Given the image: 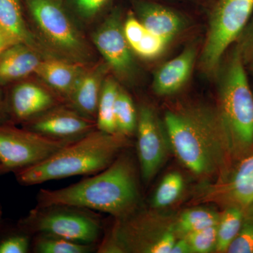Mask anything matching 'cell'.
<instances>
[{
    "label": "cell",
    "instance_id": "1",
    "mask_svg": "<svg viewBox=\"0 0 253 253\" xmlns=\"http://www.w3.org/2000/svg\"><path fill=\"white\" fill-rule=\"evenodd\" d=\"M137 172L134 158L124 150L109 167L94 176L61 189H41L36 206H77L123 219L134 212L139 203Z\"/></svg>",
    "mask_w": 253,
    "mask_h": 253
},
{
    "label": "cell",
    "instance_id": "2",
    "mask_svg": "<svg viewBox=\"0 0 253 253\" xmlns=\"http://www.w3.org/2000/svg\"><path fill=\"white\" fill-rule=\"evenodd\" d=\"M165 126L179 161L196 175H209L236 161L219 111L187 107L169 111Z\"/></svg>",
    "mask_w": 253,
    "mask_h": 253
},
{
    "label": "cell",
    "instance_id": "3",
    "mask_svg": "<svg viewBox=\"0 0 253 253\" xmlns=\"http://www.w3.org/2000/svg\"><path fill=\"white\" fill-rule=\"evenodd\" d=\"M128 138L96 129L70 143L36 166L14 173L18 184L33 186L78 175H94L109 167L124 150Z\"/></svg>",
    "mask_w": 253,
    "mask_h": 253
},
{
    "label": "cell",
    "instance_id": "4",
    "mask_svg": "<svg viewBox=\"0 0 253 253\" xmlns=\"http://www.w3.org/2000/svg\"><path fill=\"white\" fill-rule=\"evenodd\" d=\"M244 66L236 46L221 66L218 81V111L236 160L253 147V94Z\"/></svg>",
    "mask_w": 253,
    "mask_h": 253
},
{
    "label": "cell",
    "instance_id": "5",
    "mask_svg": "<svg viewBox=\"0 0 253 253\" xmlns=\"http://www.w3.org/2000/svg\"><path fill=\"white\" fill-rule=\"evenodd\" d=\"M16 225L32 236L44 234L97 246L104 233L102 221L96 212L66 205L36 206Z\"/></svg>",
    "mask_w": 253,
    "mask_h": 253
},
{
    "label": "cell",
    "instance_id": "6",
    "mask_svg": "<svg viewBox=\"0 0 253 253\" xmlns=\"http://www.w3.org/2000/svg\"><path fill=\"white\" fill-rule=\"evenodd\" d=\"M253 13V0H219L210 20L201 56L203 69L217 72L223 56L238 40Z\"/></svg>",
    "mask_w": 253,
    "mask_h": 253
},
{
    "label": "cell",
    "instance_id": "7",
    "mask_svg": "<svg viewBox=\"0 0 253 253\" xmlns=\"http://www.w3.org/2000/svg\"><path fill=\"white\" fill-rule=\"evenodd\" d=\"M73 141L48 139L11 123L1 125L0 175L36 166Z\"/></svg>",
    "mask_w": 253,
    "mask_h": 253
},
{
    "label": "cell",
    "instance_id": "8",
    "mask_svg": "<svg viewBox=\"0 0 253 253\" xmlns=\"http://www.w3.org/2000/svg\"><path fill=\"white\" fill-rule=\"evenodd\" d=\"M32 16L46 40L60 52L84 59L86 47L59 0H26Z\"/></svg>",
    "mask_w": 253,
    "mask_h": 253
},
{
    "label": "cell",
    "instance_id": "9",
    "mask_svg": "<svg viewBox=\"0 0 253 253\" xmlns=\"http://www.w3.org/2000/svg\"><path fill=\"white\" fill-rule=\"evenodd\" d=\"M136 131L141 176L148 183L159 170L167 154L166 136L152 108L146 105L139 108Z\"/></svg>",
    "mask_w": 253,
    "mask_h": 253
},
{
    "label": "cell",
    "instance_id": "10",
    "mask_svg": "<svg viewBox=\"0 0 253 253\" xmlns=\"http://www.w3.org/2000/svg\"><path fill=\"white\" fill-rule=\"evenodd\" d=\"M23 128L54 140L76 141L97 129L96 121L72 107L57 106L23 123Z\"/></svg>",
    "mask_w": 253,
    "mask_h": 253
},
{
    "label": "cell",
    "instance_id": "11",
    "mask_svg": "<svg viewBox=\"0 0 253 253\" xmlns=\"http://www.w3.org/2000/svg\"><path fill=\"white\" fill-rule=\"evenodd\" d=\"M96 48L120 77L130 76L134 61L118 13L109 16L93 36Z\"/></svg>",
    "mask_w": 253,
    "mask_h": 253
},
{
    "label": "cell",
    "instance_id": "12",
    "mask_svg": "<svg viewBox=\"0 0 253 253\" xmlns=\"http://www.w3.org/2000/svg\"><path fill=\"white\" fill-rule=\"evenodd\" d=\"M229 168L221 189L226 207H236L247 213L253 211V147Z\"/></svg>",
    "mask_w": 253,
    "mask_h": 253
},
{
    "label": "cell",
    "instance_id": "13",
    "mask_svg": "<svg viewBox=\"0 0 253 253\" xmlns=\"http://www.w3.org/2000/svg\"><path fill=\"white\" fill-rule=\"evenodd\" d=\"M59 106L50 91L35 83H21L11 91L7 104L11 121L25 123Z\"/></svg>",
    "mask_w": 253,
    "mask_h": 253
},
{
    "label": "cell",
    "instance_id": "14",
    "mask_svg": "<svg viewBox=\"0 0 253 253\" xmlns=\"http://www.w3.org/2000/svg\"><path fill=\"white\" fill-rule=\"evenodd\" d=\"M196 54V49L191 46L163 65L155 75V92L164 96L179 91L191 76Z\"/></svg>",
    "mask_w": 253,
    "mask_h": 253
},
{
    "label": "cell",
    "instance_id": "15",
    "mask_svg": "<svg viewBox=\"0 0 253 253\" xmlns=\"http://www.w3.org/2000/svg\"><path fill=\"white\" fill-rule=\"evenodd\" d=\"M104 68H94L82 73L69 97L70 106L83 116L96 121L101 88Z\"/></svg>",
    "mask_w": 253,
    "mask_h": 253
},
{
    "label": "cell",
    "instance_id": "16",
    "mask_svg": "<svg viewBox=\"0 0 253 253\" xmlns=\"http://www.w3.org/2000/svg\"><path fill=\"white\" fill-rule=\"evenodd\" d=\"M43 60L36 49L23 43L10 46L0 54V83L23 78L37 70Z\"/></svg>",
    "mask_w": 253,
    "mask_h": 253
},
{
    "label": "cell",
    "instance_id": "17",
    "mask_svg": "<svg viewBox=\"0 0 253 253\" xmlns=\"http://www.w3.org/2000/svg\"><path fill=\"white\" fill-rule=\"evenodd\" d=\"M139 20L148 31L172 41L184 27V19L172 10L153 3H144L138 9Z\"/></svg>",
    "mask_w": 253,
    "mask_h": 253
},
{
    "label": "cell",
    "instance_id": "18",
    "mask_svg": "<svg viewBox=\"0 0 253 253\" xmlns=\"http://www.w3.org/2000/svg\"><path fill=\"white\" fill-rule=\"evenodd\" d=\"M83 73L76 65L48 59L42 61L36 73L54 90L67 96L68 99Z\"/></svg>",
    "mask_w": 253,
    "mask_h": 253
},
{
    "label": "cell",
    "instance_id": "19",
    "mask_svg": "<svg viewBox=\"0 0 253 253\" xmlns=\"http://www.w3.org/2000/svg\"><path fill=\"white\" fill-rule=\"evenodd\" d=\"M0 27L18 43L38 47L26 27L18 0H0Z\"/></svg>",
    "mask_w": 253,
    "mask_h": 253
},
{
    "label": "cell",
    "instance_id": "20",
    "mask_svg": "<svg viewBox=\"0 0 253 253\" xmlns=\"http://www.w3.org/2000/svg\"><path fill=\"white\" fill-rule=\"evenodd\" d=\"M120 88L112 78L103 82L98 104L96 124L97 129L108 134H117L115 109Z\"/></svg>",
    "mask_w": 253,
    "mask_h": 253
},
{
    "label": "cell",
    "instance_id": "21",
    "mask_svg": "<svg viewBox=\"0 0 253 253\" xmlns=\"http://www.w3.org/2000/svg\"><path fill=\"white\" fill-rule=\"evenodd\" d=\"M97 247L58 236L39 234L32 238L31 251L35 253H90L96 252Z\"/></svg>",
    "mask_w": 253,
    "mask_h": 253
},
{
    "label": "cell",
    "instance_id": "22",
    "mask_svg": "<svg viewBox=\"0 0 253 253\" xmlns=\"http://www.w3.org/2000/svg\"><path fill=\"white\" fill-rule=\"evenodd\" d=\"M246 212L241 208L226 207L219 214L217 223L216 252L226 253L232 241L239 234Z\"/></svg>",
    "mask_w": 253,
    "mask_h": 253
},
{
    "label": "cell",
    "instance_id": "23",
    "mask_svg": "<svg viewBox=\"0 0 253 253\" xmlns=\"http://www.w3.org/2000/svg\"><path fill=\"white\" fill-rule=\"evenodd\" d=\"M115 120L118 134L129 138L137 126V113L134 103L126 91L120 89L116 99Z\"/></svg>",
    "mask_w": 253,
    "mask_h": 253
},
{
    "label": "cell",
    "instance_id": "24",
    "mask_svg": "<svg viewBox=\"0 0 253 253\" xmlns=\"http://www.w3.org/2000/svg\"><path fill=\"white\" fill-rule=\"evenodd\" d=\"M219 219V214L211 210L205 208L191 209L181 214L176 229L178 232L184 236L189 233L217 225Z\"/></svg>",
    "mask_w": 253,
    "mask_h": 253
},
{
    "label": "cell",
    "instance_id": "25",
    "mask_svg": "<svg viewBox=\"0 0 253 253\" xmlns=\"http://www.w3.org/2000/svg\"><path fill=\"white\" fill-rule=\"evenodd\" d=\"M33 236L15 225L4 227L0 221V253H28Z\"/></svg>",
    "mask_w": 253,
    "mask_h": 253
},
{
    "label": "cell",
    "instance_id": "26",
    "mask_svg": "<svg viewBox=\"0 0 253 253\" xmlns=\"http://www.w3.org/2000/svg\"><path fill=\"white\" fill-rule=\"evenodd\" d=\"M183 188L184 179L180 174L171 172L167 174L155 193L153 206L158 208L170 206L180 196Z\"/></svg>",
    "mask_w": 253,
    "mask_h": 253
},
{
    "label": "cell",
    "instance_id": "27",
    "mask_svg": "<svg viewBox=\"0 0 253 253\" xmlns=\"http://www.w3.org/2000/svg\"><path fill=\"white\" fill-rule=\"evenodd\" d=\"M217 225L189 233L184 236L193 253H208L215 251L217 245Z\"/></svg>",
    "mask_w": 253,
    "mask_h": 253
},
{
    "label": "cell",
    "instance_id": "28",
    "mask_svg": "<svg viewBox=\"0 0 253 253\" xmlns=\"http://www.w3.org/2000/svg\"><path fill=\"white\" fill-rule=\"evenodd\" d=\"M226 253H253V211L246 213L239 234Z\"/></svg>",
    "mask_w": 253,
    "mask_h": 253
},
{
    "label": "cell",
    "instance_id": "29",
    "mask_svg": "<svg viewBox=\"0 0 253 253\" xmlns=\"http://www.w3.org/2000/svg\"><path fill=\"white\" fill-rule=\"evenodd\" d=\"M169 42L170 41L166 38L156 36L147 31L142 39L133 49L141 57L145 59H154L162 54Z\"/></svg>",
    "mask_w": 253,
    "mask_h": 253
},
{
    "label": "cell",
    "instance_id": "30",
    "mask_svg": "<svg viewBox=\"0 0 253 253\" xmlns=\"http://www.w3.org/2000/svg\"><path fill=\"white\" fill-rule=\"evenodd\" d=\"M238 41L236 47L239 49L245 64H250L253 61V18L246 25Z\"/></svg>",
    "mask_w": 253,
    "mask_h": 253
},
{
    "label": "cell",
    "instance_id": "31",
    "mask_svg": "<svg viewBox=\"0 0 253 253\" xmlns=\"http://www.w3.org/2000/svg\"><path fill=\"white\" fill-rule=\"evenodd\" d=\"M123 31L127 42L131 49L140 42L147 30L141 24L139 19L129 14L123 25Z\"/></svg>",
    "mask_w": 253,
    "mask_h": 253
},
{
    "label": "cell",
    "instance_id": "32",
    "mask_svg": "<svg viewBox=\"0 0 253 253\" xmlns=\"http://www.w3.org/2000/svg\"><path fill=\"white\" fill-rule=\"evenodd\" d=\"M175 236L172 231H166L161 237L151 242L145 249L144 253H170L174 244H175Z\"/></svg>",
    "mask_w": 253,
    "mask_h": 253
},
{
    "label": "cell",
    "instance_id": "33",
    "mask_svg": "<svg viewBox=\"0 0 253 253\" xmlns=\"http://www.w3.org/2000/svg\"><path fill=\"white\" fill-rule=\"evenodd\" d=\"M108 0H74L75 4L82 16L90 18L102 9Z\"/></svg>",
    "mask_w": 253,
    "mask_h": 253
},
{
    "label": "cell",
    "instance_id": "34",
    "mask_svg": "<svg viewBox=\"0 0 253 253\" xmlns=\"http://www.w3.org/2000/svg\"><path fill=\"white\" fill-rule=\"evenodd\" d=\"M17 42L9 36L1 27H0V54L10 46L16 44Z\"/></svg>",
    "mask_w": 253,
    "mask_h": 253
},
{
    "label": "cell",
    "instance_id": "35",
    "mask_svg": "<svg viewBox=\"0 0 253 253\" xmlns=\"http://www.w3.org/2000/svg\"><path fill=\"white\" fill-rule=\"evenodd\" d=\"M191 250L185 238L176 241L173 246L170 253H191Z\"/></svg>",
    "mask_w": 253,
    "mask_h": 253
},
{
    "label": "cell",
    "instance_id": "36",
    "mask_svg": "<svg viewBox=\"0 0 253 253\" xmlns=\"http://www.w3.org/2000/svg\"><path fill=\"white\" fill-rule=\"evenodd\" d=\"M9 113L8 111L7 106L3 102L2 99L0 97V126L11 123L9 120Z\"/></svg>",
    "mask_w": 253,
    "mask_h": 253
},
{
    "label": "cell",
    "instance_id": "37",
    "mask_svg": "<svg viewBox=\"0 0 253 253\" xmlns=\"http://www.w3.org/2000/svg\"><path fill=\"white\" fill-rule=\"evenodd\" d=\"M250 65H251V71H252V72L253 73V61H252V62L250 63Z\"/></svg>",
    "mask_w": 253,
    "mask_h": 253
},
{
    "label": "cell",
    "instance_id": "38",
    "mask_svg": "<svg viewBox=\"0 0 253 253\" xmlns=\"http://www.w3.org/2000/svg\"><path fill=\"white\" fill-rule=\"evenodd\" d=\"M1 215V205H0V216Z\"/></svg>",
    "mask_w": 253,
    "mask_h": 253
},
{
    "label": "cell",
    "instance_id": "39",
    "mask_svg": "<svg viewBox=\"0 0 253 253\" xmlns=\"http://www.w3.org/2000/svg\"><path fill=\"white\" fill-rule=\"evenodd\" d=\"M0 221H1V216H0Z\"/></svg>",
    "mask_w": 253,
    "mask_h": 253
}]
</instances>
